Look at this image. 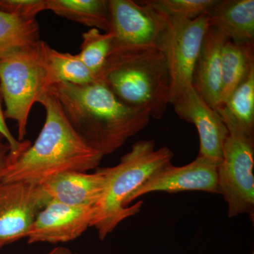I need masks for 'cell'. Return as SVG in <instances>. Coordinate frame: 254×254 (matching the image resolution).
<instances>
[{
    "instance_id": "1",
    "label": "cell",
    "mask_w": 254,
    "mask_h": 254,
    "mask_svg": "<svg viewBox=\"0 0 254 254\" xmlns=\"http://www.w3.org/2000/svg\"><path fill=\"white\" fill-rule=\"evenodd\" d=\"M76 133L104 157L118 150L150 123L148 112L118 99L103 81L57 83L50 90Z\"/></svg>"
},
{
    "instance_id": "2",
    "label": "cell",
    "mask_w": 254,
    "mask_h": 254,
    "mask_svg": "<svg viewBox=\"0 0 254 254\" xmlns=\"http://www.w3.org/2000/svg\"><path fill=\"white\" fill-rule=\"evenodd\" d=\"M39 103L46 114L43 128L35 143L9 163L2 183L41 185L59 174L88 173L103 158L76 133L54 95L48 93Z\"/></svg>"
},
{
    "instance_id": "3",
    "label": "cell",
    "mask_w": 254,
    "mask_h": 254,
    "mask_svg": "<svg viewBox=\"0 0 254 254\" xmlns=\"http://www.w3.org/2000/svg\"><path fill=\"white\" fill-rule=\"evenodd\" d=\"M173 158V151L168 146L157 148L153 140H141L132 145L118 165L102 168L104 190L95 206L91 225L100 240H104L119 224L141 211L143 202L131 206L132 196L155 174L172 164Z\"/></svg>"
},
{
    "instance_id": "4",
    "label": "cell",
    "mask_w": 254,
    "mask_h": 254,
    "mask_svg": "<svg viewBox=\"0 0 254 254\" xmlns=\"http://www.w3.org/2000/svg\"><path fill=\"white\" fill-rule=\"evenodd\" d=\"M98 80L124 103L145 110L155 120L163 118L170 104V73L160 48L111 52Z\"/></svg>"
},
{
    "instance_id": "5",
    "label": "cell",
    "mask_w": 254,
    "mask_h": 254,
    "mask_svg": "<svg viewBox=\"0 0 254 254\" xmlns=\"http://www.w3.org/2000/svg\"><path fill=\"white\" fill-rule=\"evenodd\" d=\"M49 46L39 40L0 55V91L4 116L16 122L20 142L25 141L32 107L59 83L48 60Z\"/></svg>"
},
{
    "instance_id": "6",
    "label": "cell",
    "mask_w": 254,
    "mask_h": 254,
    "mask_svg": "<svg viewBox=\"0 0 254 254\" xmlns=\"http://www.w3.org/2000/svg\"><path fill=\"white\" fill-rule=\"evenodd\" d=\"M229 135L218 165L219 194L227 205L230 218L254 214V138L247 136L226 115H221Z\"/></svg>"
},
{
    "instance_id": "7",
    "label": "cell",
    "mask_w": 254,
    "mask_h": 254,
    "mask_svg": "<svg viewBox=\"0 0 254 254\" xmlns=\"http://www.w3.org/2000/svg\"><path fill=\"white\" fill-rule=\"evenodd\" d=\"M208 27V13L193 20L168 18L160 48L170 73V104L192 86L195 63Z\"/></svg>"
},
{
    "instance_id": "8",
    "label": "cell",
    "mask_w": 254,
    "mask_h": 254,
    "mask_svg": "<svg viewBox=\"0 0 254 254\" xmlns=\"http://www.w3.org/2000/svg\"><path fill=\"white\" fill-rule=\"evenodd\" d=\"M108 1L110 32L113 36L111 52L147 47L160 48V43L168 28L167 16L145 1Z\"/></svg>"
},
{
    "instance_id": "9",
    "label": "cell",
    "mask_w": 254,
    "mask_h": 254,
    "mask_svg": "<svg viewBox=\"0 0 254 254\" xmlns=\"http://www.w3.org/2000/svg\"><path fill=\"white\" fill-rule=\"evenodd\" d=\"M48 204L41 185L0 183V246L24 238L42 209Z\"/></svg>"
},
{
    "instance_id": "10",
    "label": "cell",
    "mask_w": 254,
    "mask_h": 254,
    "mask_svg": "<svg viewBox=\"0 0 254 254\" xmlns=\"http://www.w3.org/2000/svg\"><path fill=\"white\" fill-rule=\"evenodd\" d=\"M177 116L196 127L199 136V156L220 165L229 131L220 114L205 101L193 86L171 103Z\"/></svg>"
},
{
    "instance_id": "11",
    "label": "cell",
    "mask_w": 254,
    "mask_h": 254,
    "mask_svg": "<svg viewBox=\"0 0 254 254\" xmlns=\"http://www.w3.org/2000/svg\"><path fill=\"white\" fill-rule=\"evenodd\" d=\"M94 207H73L49 202L38 214L25 238L28 244H57L76 240L91 227Z\"/></svg>"
},
{
    "instance_id": "12",
    "label": "cell",
    "mask_w": 254,
    "mask_h": 254,
    "mask_svg": "<svg viewBox=\"0 0 254 254\" xmlns=\"http://www.w3.org/2000/svg\"><path fill=\"white\" fill-rule=\"evenodd\" d=\"M218 165L199 155L183 166L170 164L145 182L133 195L131 202L152 192L203 191L219 194Z\"/></svg>"
},
{
    "instance_id": "13",
    "label": "cell",
    "mask_w": 254,
    "mask_h": 254,
    "mask_svg": "<svg viewBox=\"0 0 254 254\" xmlns=\"http://www.w3.org/2000/svg\"><path fill=\"white\" fill-rule=\"evenodd\" d=\"M105 175L102 168L94 173L67 172L55 175L41 185L48 203L56 202L73 207H94L103 194Z\"/></svg>"
},
{
    "instance_id": "14",
    "label": "cell",
    "mask_w": 254,
    "mask_h": 254,
    "mask_svg": "<svg viewBox=\"0 0 254 254\" xmlns=\"http://www.w3.org/2000/svg\"><path fill=\"white\" fill-rule=\"evenodd\" d=\"M227 40L221 33L208 27L193 71L192 86L214 109L220 105L222 50Z\"/></svg>"
},
{
    "instance_id": "15",
    "label": "cell",
    "mask_w": 254,
    "mask_h": 254,
    "mask_svg": "<svg viewBox=\"0 0 254 254\" xmlns=\"http://www.w3.org/2000/svg\"><path fill=\"white\" fill-rule=\"evenodd\" d=\"M209 27L235 43L254 42V0H217L208 11Z\"/></svg>"
},
{
    "instance_id": "16",
    "label": "cell",
    "mask_w": 254,
    "mask_h": 254,
    "mask_svg": "<svg viewBox=\"0 0 254 254\" xmlns=\"http://www.w3.org/2000/svg\"><path fill=\"white\" fill-rule=\"evenodd\" d=\"M221 93L218 107L254 69V42L235 43L227 40L222 50Z\"/></svg>"
},
{
    "instance_id": "17",
    "label": "cell",
    "mask_w": 254,
    "mask_h": 254,
    "mask_svg": "<svg viewBox=\"0 0 254 254\" xmlns=\"http://www.w3.org/2000/svg\"><path fill=\"white\" fill-rule=\"evenodd\" d=\"M47 10L105 33L110 31L108 0H46Z\"/></svg>"
},
{
    "instance_id": "18",
    "label": "cell",
    "mask_w": 254,
    "mask_h": 254,
    "mask_svg": "<svg viewBox=\"0 0 254 254\" xmlns=\"http://www.w3.org/2000/svg\"><path fill=\"white\" fill-rule=\"evenodd\" d=\"M220 107L242 133L254 138V69Z\"/></svg>"
},
{
    "instance_id": "19",
    "label": "cell",
    "mask_w": 254,
    "mask_h": 254,
    "mask_svg": "<svg viewBox=\"0 0 254 254\" xmlns=\"http://www.w3.org/2000/svg\"><path fill=\"white\" fill-rule=\"evenodd\" d=\"M39 40V25L36 20L25 21L0 11V55Z\"/></svg>"
},
{
    "instance_id": "20",
    "label": "cell",
    "mask_w": 254,
    "mask_h": 254,
    "mask_svg": "<svg viewBox=\"0 0 254 254\" xmlns=\"http://www.w3.org/2000/svg\"><path fill=\"white\" fill-rule=\"evenodd\" d=\"M113 39L111 32L101 33L97 28H91L82 34L83 41L77 55L97 80L99 79L111 52Z\"/></svg>"
},
{
    "instance_id": "21",
    "label": "cell",
    "mask_w": 254,
    "mask_h": 254,
    "mask_svg": "<svg viewBox=\"0 0 254 254\" xmlns=\"http://www.w3.org/2000/svg\"><path fill=\"white\" fill-rule=\"evenodd\" d=\"M48 60L59 83L86 85L98 81L78 55L62 53L49 46Z\"/></svg>"
},
{
    "instance_id": "22",
    "label": "cell",
    "mask_w": 254,
    "mask_h": 254,
    "mask_svg": "<svg viewBox=\"0 0 254 254\" xmlns=\"http://www.w3.org/2000/svg\"><path fill=\"white\" fill-rule=\"evenodd\" d=\"M145 1L168 18L193 20L208 13L217 0H146Z\"/></svg>"
},
{
    "instance_id": "23",
    "label": "cell",
    "mask_w": 254,
    "mask_h": 254,
    "mask_svg": "<svg viewBox=\"0 0 254 254\" xmlns=\"http://www.w3.org/2000/svg\"><path fill=\"white\" fill-rule=\"evenodd\" d=\"M47 10L46 0H0V11L25 21H34Z\"/></svg>"
},
{
    "instance_id": "24",
    "label": "cell",
    "mask_w": 254,
    "mask_h": 254,
    "mask_svg": "<svg viewBox=\"0 0 254 254\" xmlns=\"http://www.w3.org/2000/svg\"><path fill=\"white\" fill-rule=\"evenodd\" d=\"M2 105V97H1V91H0V133L4 136L8 144L9 145L10 149H11L10 160L12 161L15 158H17L18 155L22 153L25 150L27 149L31 143L27 140L20 142L13 136L12 133L8 128L7 125H6V118H5Z\"/></svg>"
},
{
    "instance_id": "25",
    "label": "cell",
    "mask_w": 254,
    "mask_h": 254,
    "mask_svg": "<svg viewBox=\"0 0 254 254\" xmlns=\"http://www.w3.org/2000/svg\"><path fill=\"white\" fill-rule=\"evenodd\" d=\"M10 149L4 136L0 133V182L2 180L10 163Z\"/></svg>"
},
{
    "instance_id": "26",
    "label": "cell",
    "mask_w": 254,
    "mask_h": 254,
    "mask_svg": "<svg viewBox=\"0 0 254 254\" xmlns=\"http://www.w3.org/2000/svg\"><path fill=\"white\" fill-rule=\"evenodd\" d=\"M48 254H73L71 250L64 247H57Z\"/></svg>"
},
{
    "instance_id": "27",
    "label": "cell",
    "mask_w": 254,
    "mask_h": 254,
    "mask_svg": "<svg viewBox=\"0 0 254 254\" xmlns=\"http://www.w3.org/2000/svg\"><path fill=\"white\" fill-rule=\"evenodd\" d=\"M1 247H1V246H0V249H1Z\"/></svg>"
},
{
    "instance_id": "28",
    "label": "cell",
    "mask_w": 254,
    "mask_h": 254,
    "mask_svg": "<svg viewBox=\"0 0 254 254\" xmlns=\"http://www.w3.org/2000/svg\"></svg>"
},
{
    "instance_id": "29",
    "label": "cell",
    "mask_w": 254,
    "mask_h": 254,
    "mask_svg": "<svg viewBox=\"0 0 254 254\" xmlns=\"http://www.w3.org/2000/svg\"></svg>"
}]
</instances>
